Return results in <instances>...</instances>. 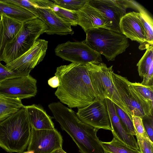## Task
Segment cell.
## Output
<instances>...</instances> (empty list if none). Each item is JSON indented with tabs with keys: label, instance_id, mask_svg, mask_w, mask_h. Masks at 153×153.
<instances>
[{
	"label": "cell",
	"instance_id": "cell-33",
	"mask_svg": "<svg viewBox=\"0 0 153 153\" xmlns=\"http://www.w3.org/2000/svg\"><path fill=\"white\" fill-rule=\"evenodd\" d=\"M142 119L146 133L150 140L153 143V115H146L142 117Z\"/></svg>",
	"mask_w": 153,
	"mask_h": 153
},
{
	"label": "cell",
	"instance_id": "cell-37",
	"mask_svg": "<svg viewBox=\"0 0 153 153\" xmlns=\"http://www.w3.org/2000/svg\"><path fill=\"white\" fill-rule=\"evenodd\" d=\"M51 153H67L65 152L62 149H59L55 150Z\"/></svg>",
	"mask_w": 153,
	"mask_h": 153
},
{
	"label": "cell",
	"instance_id": "cell-20",
	"mask_svg": "<svg viewBox=\"0 0 153 153\" xmlns=\"http://www.w3.org/2000/svg\"><path fill=\"white\" fill-rule=\"evenodd\" d=\"M0 18L3 28L1 55L5 45L16 35L21 29L23 23L8 17L4 14H1Z\"/></svg>",
	"mask_w": 153,
	"mask_h": 153
},
{
	"label": "cell",
	"instance_id": "cell-34",
	"mask_svg": "<svg viewBox=\"0 0 153 153\" xmlns=\"http://www.w3.org/2000/svg\"><path fill=\"white\" fill-rule=\"evenodd\" d=\"M143 79L141 83L147 86H153V62L150 65L148 71L143 77Z\"/></svg>",
	"mask_w": 153,
	"mask_h": 153
},
{
	"label": "cell",
	"instance_id": "cell-16",
	"mask_svg": "<svg viewBox=\"0 0 153 153\" xmlns=\"http://www.w3.org/2000/svg\"><path fill=\"white\" fill-rule=\"evenodd\" d=\"M79 18L78 25L85 33L90 30L104 28L111 30V25L105 17L88 2L77 11Z\"/></svg>",
	"mask_w": 153,
	"mask_h": 153
},
{
	"label": "cell",
	"instance_id": "cell-14",
	"mask_svg": "<svg viewBox=\"0 0 153 153\" xmlns=\"http://www.w3.org/2000/svg\"><path fill=\"white\" fill-rule=\"evenodd\" d=\"M35 1L37 6V18L47 27L46 33L61 36L74 34L71 26L59 18L53 11L51 7L52 0H35Z\"/></svg>",
	"mask_w": 153,
	"mask_h": 153
},
{
	"label": "cell",
	"instance_id": "cell-18",
	"mask_svg": "<svg viewBox=\"0 0 153 153\" xmlns=\"http://www.w3.org/2000/svg\"><path fill=\"white\" fill-rule=\"evenodd\" d=\"M30 124L36 130H51L55 128L52 117L49 115L40 105L25 106Z\"/></svg>",
	"mask_w": 153,
	"mask_h": 153
},
{
	"label": "cell",
	"instance_id": "cell-3",
	"mask_svg": "<svg viewBox=\"0 0 153 153\" xmlns=\"http://www.w3.org/2000/svg\"><path fill=\"white\" fill-rule=\"evenodd\" d=\"M31 129L25 105L0 122V147L8 152L23 153L28 146Z\"/></svg>",
	"mask_w": 153,
	"mask_h": 153
},
{
	"label": "cell",
	"instance_id": "cell-5",
	"mask_svg": "<svg viewBox=\"0 0 153 153\" xmlns=\"http://www.w3.org/2000/svg\"><path fill=\"white\" fill-rule=\"evenodd\" d=\"M85 43L91 48L104 55L108 61L125 52L129 45L128 39L121 33L99 28L85 32Z\"/></svg>",
	"mask_w": 153,
	"mask_h": 153
},
{
	"label": "cell",
	"instance_id": "cell-42",
	"mask_svg": "<svg viewBox=\"0 0 153 153\" xmlns=\"http://www.w3.org/2000/svg\"></svg>",
	"mask_w": 153,
	"mask_h": 153
},
{
	"label": "cell",
	"instance_id": "cell-39",
	"mask_svg": "<svg viewBox=\"0 0 153 153\" xmlns=\"http://www.w3.org/2000/svg\"><path fill=\"white\" fill-rule=\"evenodd\" d=\"M104 153H106L104 151Z\"/></svg>",
	"mask_w": 153,
	"mask_h": 153
},
{
	"label": "cell",
	"instance_id": "cell-9",
	"mask_svg": "<svg viewBox=\"0 0 153 153\" xmlns=\"http://www.w3.org/2000/svg\"><path fill=\"white\" fill-rule=\"evenodd\" d=\"M88 2L105 17L111 25V30L120 33L121 18L127 13V8H135V3L132 1L121 0H88Z\"/></svg>",
	"mask_w": 153,
	"mask_h": 153
},
{
	"label": "cell",
	"instance_id": "cell-27",
	"mask_svg": "<svg viewBox=\"0 0 153 153\" xmlns=\"http://www.w3.org/2000/svg\"><path fill=\"white\" fill-rule=\"evenodd\" d=\"M88 0H52L56 5L67 10L77 11L86 4Z\"/></svg>",
	"mask_w": 153,
	"mask_h": 153
},
{
	"label": "cell",
	"instance_id": "cell-26",
	"mask_svg": "<svg viewBox=\"0 0 153 153\" xmlns=\"http://www.w3.org/2000/svg\"><path fill=\"white\" fill-rule=\"evenodd\" d=\"M134 90L141 97L153 105V86H147L139 82H131Z\"/></svg>",
	"mask_w": 153,
	"mask_h": 153
},
{
	"label": "cell",
	"instance_id": "cell-12",
	"mask_svg": "<svg viewBox=\"0 0 153 153\" xmlns=\"http://www.w3.org/2000/svg\"><path fill=\"white\" fill-rule=\"evenodd\" d=\"M82 121L98 129L112 131L108 113L104 100L97 97L86 106L78 108L76 113Z\"/></svg>",
	"mask_w": 153,
	"mask_h": 153
},
{
	"label": "cell",
	"instance_id": "cell-36",
	"mask_svg": "<svg viewBox=\"0 0 153 153\" xmlns=\"http://www.w3.org/2000/svg\"><path fill=\"white\" fill-rule=\"evenodd\" d=\"M3 34V28L1 20L0 19V56L1 48V46Z\"/></svg>",
	"mask_w": 153,
	"mask_h": 153
},
{
	"label": "cell",
	"instance_id": "cell-24",
	"mask_svg": "<svg viewBox=\"0 0 153 153\" xmlns=\"http://www.w3.org/2000/svg\"><path fill=\"white\" fill-rule=\"evenodd\" d=\"M51 7L55 13L65 22L71 26L78 25L79 18L77 11H71L62 8L56 5L53 1Z\"/></svg>",
	"mask_w": 153,
	"mask_h": 153
},
{
	"label": "cell",
	"instance_id": "cell-29",
	"mask_svg": "<svg viewBox=\"0 0 153 153\" xmlns=\"http://www.w3.org/2000/svg\"><path fill=\"white\" fill-rule=\"evenodd\" d=\"M5 0L8 2L27 10L37 17V6L35 0Z\"/></svg>",
	"mask_w": 153,
	"mask_h": 153
},
{
	"label": "cell",
	"instance_id": "cell-23",
	"mask_svg": "<svg viewBox=\"0 0 153 153\" xmlns=\"http://www.w3.org/2000/svg\"><path fill=\"white\" fill-rule=\"evenodd\" d=\"M113 138L110 142L100 141V143L104 150L109 153H141L140 150L131 148L120 140L114 133Z\"/></svg>",
	"mask_w": 153,
	"mask_h": 153
},
{
	"label": "cell",
	"instance_id": "cell-8",
	"mask_svg": "<svg viewBox=\"0 0 153 153\" xmlns=\"http://www.w3.org/2000/svg\"><path fill=\"white\" fill-rule=\"evenodd\" d=\"M55 52L56 56L72 63L86 64L102 61L101 55L89 47L85 40L68 41L59 44L55 48Z\"/></svg>",
	"mask_w": 153,
	"mask_h": 153
},
{
	"label": "cell",
	"instance_id": "cell-7",
	"mask_svg": "<svg viewBox=\"0 0 153 153\" xmlns=\"http://www.w3.org/2000/svg\"><path fill=\"white\" fill-rule=\"evenodd\" d=\"M112 80L122 101L131 116L153 115V105L141 97L126 77L112 72Z\"/></svg>",
	"mask_w": 153,
	"mask_h": 153
},
{
	"label": "cell",
	"instance_id": "cell-25",
	"mask_svg": "<svg viewBox=\"0 0 153 153\" xmlns=\"http://www.w3.org/2000/svg\"><path fill=\"white\" fill-rule=\"evenodd\" d=\"M152 62L153 46H152L147 49L145 53L137 65L140 76L143 77L147 73Z\"/></svg>",
	"mask_w": 153,
	"mask_h": 153
},
{
	"label": "cell",
	"instance_id": "cell-41",
	"mask_svg": "<svg viewBox=\"0 0 153 153\" xmlns=\"http://www.w3.org/2000/svg\"></svg>",
	"mask_w": 153,
	"mask_h": 153
},
{
	"label": "cell",
	"instance_id": "cell-13",
	"mask_svg": "<svg viewBox=\"0 0 153 153\" xmlns=\"http://www.w3.org/2000/svg\"><path fill=\"white\" fill-rule=\"evenodd\" d=\"M36 83L30 74L9 79L0 83V94L21 100L34 97L37 92Z\"/></svg>",
	"mask_w": 153,
	"mask_h": 153
},
{
	"label": "cell",
	"instance_id": "cell-10",
	"mask_svg": "<svg viewBox=\"0 0 153 153\" xmlns=\"http://www.w3.org/2000/svg\"><path fill=\"white\" fill-rule=\"evenodd\" d=\"M48 45L47 41L38 39L28 51L5 66L11 71L30 74L35 67L43 59L46 54Z\"/></svg>",
	"mask_w": 153,
	"mask_h": 153
},
{
	"label": "cell",
	"instance_id": "cell-38",
	"mask_svg": "<svg viewBox=\"0 0 153 153\" xmlns=\"http://www.w3.org/2000/svg\"><path fill=\"white\" fill-rule=\"evenodd\" d=\"M22 153H33V152L30 151H27L23 152Z\"/></svg>",
	"mask_w": 153,
	"mask_h": 153
},
{
	"label": "cell",
	"instance_id": "cell-35",
	"mask_svg": "<svg viewBox=\"0 0 153 153\" xmlns=\"http://www.w3.org/2000/svg\"><path fill=\"white\" fill-rule=\"evenodd\" d=\"M60 81L58 76L56 75L50 78L48 80V85L52 88L58 87L59 85Z\"/></svg>",
	"mask_w": 153,
	"mask_h": 153
},
{
	"label": "cell",
	"instance_id": "cell-11",
	"mask_svg": "<svg viewBox=\"0 0 153 153\" xmlns=\"http://www.w3.org/2000/svg\"><path fill=\"white\" fill-rule=\"evenodd\" d=\"M63 139L55 128L51 130H36L32 128L27 151L33 153H51L62 149Z\"/></svg>",
	"mask_w": 153,
	"mask_h": 153
},
{
	"label": "cell",
	"instance_id": "cell-31",
	"mask_svg": "<svg viewBox=\"0 0 153 153\" xmlns=\"http://www.w3.org/2000/svg\"><path fill=\"white\" fill-rule=\"evenodd\" d=\"M137 143L141 153H153V143L146 139L135 132Z\"/></svg>",
	"mask_w": 153,
	"mask_h": 153
},
{
	"label": "cell",
	"instance_id": "cell-1",
	"mask_svg": "<svg viewBox=\"0 0 153 153\" xmlns=\"http://www.w3.org/2000/svg\"><path fill=\"white\" fill-rule=\"evenodd\" d=\"M55 75L60 83L55 94L70 108H82L97 97L91 84L87 63H71L57 68Z\"/></svg>",
	"mask_w": 153,
	"mask_h": 153
},
{
	"label": "cell",
	"instance_id": "cell-32",
	"mask_svg": "<svg viewBox=\"0 0 153 153\" xmlns=\"http://www.w3.org/2000/svg\"><path fill=\"white\" fill-rule=\"evenodd\" d=\"M133 126L135 132L141 137L148 140H150L145 130L141 117L132 116L131 117Z\"/></svg>",
	"mask_w": 153,
	"mask_h": 153
},
{
	"label": "cell",
	"instance_id": "cell-21",
	"mask_svg": "<svg viewBox=\"0 0 153 153\" xmlns=\"http://www.w3.org/2000/svg\"><path fill=\"white\" fill-rule=\"evenodd\" d=\"M25 106L22 100L0 94V122Z\"/></svg>",
	"mask_w": 153,
	"mask_h": 153
},
{
	"label": "cell",
	"instance_id": "cell-6",
	"mask_svg": "<svg viewBox=\"0 0 153 153\" xmlns=\"http://www.w3.org/2000/svg\"><path fill=\"white\" fill-rule=\"evenodd\" d=\"M87 65L91 84L96 97L102 100L106 98L110 99L131 116L114 84L112 78L113 66L108 67L105 64L100 62L88 63Z\"/></svg>",
	"mask_w": 153,
	"mask_h": 153
},
{
	"label": "cell",
	"instance_id": "cell-15",
	"mask_svg": "<svg viewBox=\"0 0 153 153\" xmlns=\"http://www.w3.org/2000/svg\"><path fill=\"white\" fill-rule=\"evenodd\" d=\"M120 28L122 34L140 44L146 41V34L139 12L128 13L121 18Z\"/></svg>",
	"mask_w": 153,
	"mask_h": 153
},
{
	"label": "cell",
	"instance_id": "cell-2",
	"mask_svg": "<svg viewBox=\"0 0 153 153\" xmlns=\"http://www.w3.org/2000/svg\"><path fill=\"white\" fill-rule=\"evenodd\" d=\"M56 120L71 137L80 153H104L97 135L99 129L82 121L76 114L60 102L49 104Z\"/></svg>",
	"mask_w": 153,
	"mask_h": 153
},
{
	"label": "cell",
	"instance_id": "cell-30",
	"mask_svg": "<svg viewBox=\"0 0 153 153\" xmlns=\"http://www.w3.org/2000/svg\"><path fill=\"white\" fill-rule=\"evenodd\" d=\"M23 72L11 71L0 62V83L5 80L15 77H22L29 75Z\"/></svg>",
	"mask_w": 153,
	"mask_h": 153
},
{
	"label": "cell",
	"instance_id": "cell-28",
	"mask_svg": "<svg viewBox=\"0 0 153 153\" xmlns=\"http://www.w3.org/2000/svg\"><path fill=\"white\" fill-rule=\"evenodd\" d=\"M114 105L117 113L125 128L129 133L135 136L131 117L126 113L117 105L115 104Z\"/></svg>",
	"mask_w": 153,
	"mask_h": 153
},
{
	"label": "cell",
	"instance_id": "cell-19",
	"mask_svg": "<svg viewBox=\"0 0 153 153\" xmlns=\"http://www.w3.org/2000/svg\"><path fill=\"white\" fill-rule=\"evenodd\" d=\"M4 14L22 23L37 18L34 14L20 7L0 0V16Z\"/></svg>",
	"mask_w": 153,
	"mask_h": 153
},
{
	"label": "cell",
	"instance_id": "cell-40",
	"mask_svg": "<svg viewBox=\"0 0 153 153\" xmlns=\"http://www.w3.org/2000/svg\"></svg>",
	"mask_w": 153,
	"mask_h": 153
},
{
	"label": "cell",
	"instance_id": "cell-17",
	"mask_svg": "<svg viewBox=\"0 0 153 153\" xmlns=\"http://www.w3.org/2000/svg\"><path fill=\"white\" fill-rule=\"evenodd\" d=\"M104 102L108 113L112 133H114L118 138L128 146L140 150L134 135L129 133L121 121L115 109L114 104L110 99L106 98Z\"/></svg>",
	"mask_w": 153,
	"mask_h": 153
},
{
	"label": "cell",
	"instance_id": "cell-4",
	"mask_svg": "<svg viewBox=\"0 0 153 153\" xmlns=\"http://www.w3.org/2000/svg\"><path fill=\"white\" fill-rule=\"evenodd\" d=\"M47 29L45 24L38 18L23 23L16 35L4 47L0 62L3 61L7 64L18 58L33 45Z\"/></svg>",
	"mask_w": 153,
	"mask_h": 153
},
{
	"label": "cell",
	"instance_id": "cell-22",
	"mask_svg": "<svg viewBox=\"0 0 153 153\" xmlns=\"http://www.w3.org/2000/svg\"><path fill=\"white\" fill-rule=\"evenodd\" d=\"M137 9L140 14L146 34V41L140 44L139 46V48L142 50L153 46V20L146 10L140 5Z\"/></svg>",
	"mask_w": 153,
	"mask_h": 153
}]
</instances>
